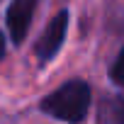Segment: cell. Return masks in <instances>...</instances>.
<instances>
[{
	"label": "cell",
	"mask_w": 124,
	"mask_h": 124,
	"mask_svg": "<svg viewBox=\"0 0 124 124\" xmlns=\"http://www.w3.org/2000/svg\"><path fill=\"white\" fill-rule=\"evenodd\" d=\"M37 3L39 0H12L10 3V8L5 12V27H8V34H10L12 44H22L27 39Z\"/></svg>",
	"instance_id": "3957f363"
},
{
	"label": "cell",
	"mask_w": 124,
	"mask_h": 124,
	"mask_svg": "<svg viewBox=\"0 0 124 124\" xmlns=\"http://www.w3.org/2000/svg\"><path fill=\"white\" fill-rule=\"evenodd\" d=\"M68 22H71V15L68 10H58L49 24L44 27L41 37L34 41V56L39 58V63H49V61H54V56L61 51V46H63L66 41V34H68Z\"/></svg>",
	"instance_id": "7a4b0ae2"
},
{
	"label": "cell",
	"mask_w": 124,
	"mask_h": 124,
	"mask_svg": "<svg viewBox=\"0 0 124 124\" xmlns=\"http://www.w3.org/2000/svg\"><path fill=\"white\" fill-rule=\"evenodd\" d=\"M3 54H5V41H3V34H0V58H3Z\"/></svg>",
	"instance_id": "8992f818"
},
{
	"label": "cell",
	"mask_w": 124,
	"mask_h": 124,
	"mask_svg": "<svg viewBox=\"0 0 124 124\" xmlns=\"http://www.w3.org/2000/svg\"><path fill=\"white\" fill-rule=\"evenodd\" d=\"M90 105H93L90 85L80 78H73L58 85L56 90H51L46 97H41L39 109L63 124H80L88 119Z\"/></svg>",
	"instance_id": "6da1fadb"
},
{
	"label": "cell",
	"mask_w": 124,
	"mask_h": 124,
	"mask_svg": "<svg viewBox=\"0 0 124 124\" xmlns=\"http://www.w3.org/2000/svg\"><path fill=\"white\" fill-rule=\"evenodd\" d=\"M105 114L109 117L112 124H124V97L117 95V97L107 100L105 102Z\"/></svg>",
	"instance_id": "277c9868"
},
{
	"label": "cell",
	"mask_w": 124,
	"mask_h": 124,
	"mask_svg": "<svg viewBox=\"0 0 124 124\" xmlns=\"http://www.w3.org/2000/svg\"><path fill=\"white\" fill-rule=\"evenodd\" d=\"M109 80L124 90V46L119 49V54H117V58H114V63L109 66Z\"/></svg>",
	"instance_id": "5b68a950"
}]
</instances>
